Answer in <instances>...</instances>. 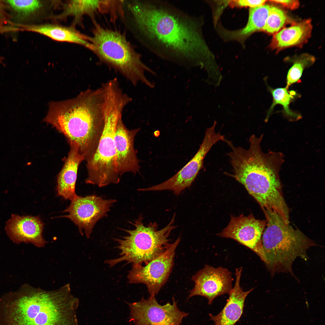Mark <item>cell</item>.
<instances>
[{
  "label": "cell",
  "instance_id": "3957f363",
  "mask_svg": "<svg viewBox=\"0 0 325 325\" xmlns=\"http://www.w3.org/2000/svg\"><path fill=\"white\" fill-rule=\"evenodd\" d=\"M79 299L69 283L46 290L28 286L0 302V325H78Z\"/></svg>",
  "mask_w": 325,
  "mask_h": 325
},
{
  "label": "cell",
  "instance_id": "30bf717a",
  "mask_svg": "<svg viewBox=\"0 0 325 325\" xmlns=\"http://www.w3.org/2000/svg\"><path fill=\"white\" fill-rule=\"evenodd\" d=\"M172 303L159 304L155 296L147 299L142 297L139 301L126 302L130 311V320L135 325H180L188 314L178 308L175 298Z\"/></svg>",
  "mask_w": 325,
  "mask_h": 325
},
{
  "label": "cell",
  "instance_id": "83f0119b",
  "mask_svg": "<svg viewBox=\"0 0 325 325\" xmlns=\"http://www.w3.org/2000/svg\"><path fill=\"white\" fill-rule=\"evenodd\" d=\"M270 1L280 4L286 8L291 10H295L299 7L300 3L298 0H270Z\"/></svg>",
  "mask_w": 325,
  "mask_h": 325
},
{
  "label": "cell",
  "instance_id": "d4e9b609",
  "mask_svg": "<svg viewBox=\"0 0 325 325\" xmlns=\"http://www.w3.org/2000/svg\"><path fill=\"white\" fill-rule=\"evenodd\" d=\"M287 19V15L283 10L275 6H271L262 30L274 35L281 29Z\"/></svg>",
  "mask_w": 325,
  "mask_h": 325
},
{
  "label": "cell",
  "instance_id": "8fae6325",
  "mask_svg": "<svg viewBox=\"0 0 325 325\" xmlns=\"http://www.w3.org/2000/svg\"><path fill=\"white\" fill-rule=\"evenodd\" d=\"M71 201L69 206L63 211L68 215L62 217L70 219L77 225L82 235L84 230L87 238H90L97 222L107 216L110 207L116 202L115 199L106 200L94 194L85 197L77 195Z\"/></svg>",
  "mask_w": 325,
  "mask_h": 325
},
{
  "label": "cell",
  "instance_id": "ba28073f",
  "mask_svg": "<svg viewBox=\"0 0 325 325\" xmlns=\"http://www.w3.org/2000/svg\"><path fill=\"white\" fill-rule=\"evenodd\" d=\"M215 121L211 127L207 128L202 142L193 157L173 176L159 184L143 188V191L170 190L176 195L190 187L203 166L204 159L212 147L225 138L219 132H216Z\"/></svg>",
  "mask_w": 325,
  "mask_h": 325
},
{
  "label": "cell",
  "instance_id": "e0dca14e",
  "mask_svg": "<svg viewBox=\"0 0 325 325\" xmlns=\"http://www.w3.org/2000/svg\"><path fill=\"white\" fill-rule=\"evenodd\" d=\"M242 271V267L236 269L235 284L228 294L229 298L222 310L215 315L209 314L214 325H234L243 314L246 299L253 289L244 291L241 288L240 281Z\"/></svg>",
  "mask_w": 325,
  "mask_h": 325
},
{
  "label": "cell",
  "instance_id": "8992f818",
  "mask_svg": "<svg viewBox=\"0 0 325 325\" xmlns=\"http://www.w3.org/2000/svg\"><path fill=\"white\" fill-rule=\"evenodd\" d=\"M128 104V99L121 94H113L108 97L104 125L97 148L85 161L87 184L102 187L119 182L121 177L116 169L115 133L118 119Z\"/></svg>",
  "mask_w": 325,
  "mask_h": 325
},
{
  "label": "cell",
  "instance_id": "5b68a950",
  "mask_svg": "<svg viewBox=\"0 0 325 325\" xmlns=\"http://www.w3.org/2000/svg\"><path fill=\"white\" fill-rule=\"evenodd\" d=\"M89 41L91 51L100 60L118 71L133 85L141 82L153 87L145 75V71L153 72L143 62L140 54L124 34L96 23Z\"/></svg>",
  "mask_w": 325,
  "mask_h": 325
},
{
  "label": "cell",
  "instance_id": "9c48e42d",
  "mask_svg": "<svg viewBox=\"0 0 325 325\" xmlns=\"http://www.w3.org/2000/svg\"><path fill=\"white\" fill-rule=\"evenodd\" d=\"M181 240L178 237L158 256L144 265H134L128 275V282L146 286L150 296H155L167 281L174 265L175 250Z\"/></svg>",
  "mask_w": 325,
  "mask_h": 325
},
{
  "label": "cell",
  "instance_id": "ac0fdd59",
  "mask_svg": "<svg viewBox=\"0 0 325 325\" xmlns=\"http://www.w3.org/2000/svg\"><path fill=\"white\" fill-rule=\"evenodd\" d=\"M20 29V31L35 32L56 41L75 44L90 50L91 49L90 36L80 32L71 25L67 26L55 23H43L23 27Z\"/></svg>",
  "mask_w": 325,
  "mask_h": 325
},
{
  "label": "cell",
  "instance_id": "d6986e66",
  "mask_svg": "<svg viewBox=\"0 0 325 325\" xmlns=\"http://www.w3.org/2000/svg\"><path fill=\"white\" fill-rule=\"evenodd\" d=\"M107 7V0H66L62 2V11L54 14L51 20L55 22L65 20L69 17H72L73 20L71 25L75 27L77 25L82 24L84 16L92 18L98 13L106 14Z\"/></svg>",
  "mask_w": 325,
  "mask_h": 325
},
{
  "label": "cell",
  "instance_id": "9a60e30c",
  "mask_svg": "<svg viewBox=\"0 0 325 325\" xmlns=\"http://www.w3.org/2000/svg\"><path fill=\"white\" fill-rule=\"evenodd\" d=\"M139 128L129 129L120 116L117 121L115 133L117 172L121 177L124 174L139 172V161L134 147V141Z\"/></svg>",
  "mask_w": 325,
  "mask_h": 325
},
{
  "label": "cell",
  "instance_id": "277c9868",
  "mask_svg": "<svg viewBox=\"0 0 325 325\" xmlns=\"http://www.w3.org/2000/svg\"><path fill=\"white\" fill-rule=\"evenodd\" d=\"M266 224L262 237L264 261L272 275L279 272L292 274L295 259L308 258L307 251L315 243L301 231L286 223L273 211H263Z\"/></svg>",
  "mask_w": 325,
  "mask_h": 325
},
{
  "label": "cell",
  "instance_id": "cb8c5ba5",
  "mask_svg": "<svg viewBox=\"0 0 325 325\" xmlns=\"http://www.w3.org/2000/svg\"><path fill=\"white\" fill-rule=\"evenodd\" d=\"M293 64L289 70L286 78V86L289 88L292 84L299 82L304 70L313 64L314 57L308 54H305L292 60Z\"/></svg>",
  "mask_w": 325,
  "mask_h": 325
},
{
  "label": "cell",
  "instance_id": "f1b7e54d",
  "mask_svg": "<svg viewBox=\"0 0 325 325\" xmlns=\"http://www.w3.org/2000/svg\"><path fill=\"white\" fill-rule=\"evenodd\" d=\"M4 59V57H3L0 55V63L3 64Z\"/></svg>",
  "mask_w": 325,
  "mask_h": 325
},
{
  "label": "cell",
  "instance_id": "6da1fadb",
  "mask_svg": "<svg viewBox=\"0 0 325 325\" xmlns=\"http://www.w3.org/2000/svg\"><path fill=\"white\" fill-rule=\"evenodd\" d=\"M129 9L141 42L155 55L188 66L210 58L197 17L164 0L136 1Z\"/></svg>",
  "mask_w": 325,
  "mask_h": 325
},
{
  "label": "cell",
  "instance_id": "7402d4cb",
  "mask_svg": "<svg viewBox=\"0 0 325 325\" xmlns=\"http://www.w3.org/2000/svg\"><path fill=\"white\" fill-rule=\"evenodd\" d=\"M268 88L272 95L273 102L267 112L265 121L267 122L274 107L278 104L282 106L284 114L290 120L294 121L301 119L302 116L300 113L293 111L289 108L290 103L296 95L295 91H289L286 87L273 88L268 86Z\"/></svg>",
  "mask_w": 325,
  "mask_h": 325
},
{
  "label": "cell",
  "instance_id": "2e32d148",
  "mask_svg": "<svg viewBox=\"0 0 325 325\" xmlns=\"http://www.w3.org/2000/svg\"><path fill=\"white\" fill-rule=\"evenodd\" d=\"M44 224L39 216L13 214L7 221L5 230L14 240L31 243L39 247L46 243L42 235Z\"/></svg>",
  "mask_w": 325,
  "mask_h": 325
},
{
  "label": "cell",
  "instance_id": "484cf974",
  "mask_svg": "<svg viewBox=\"0 0 325 325\" xmlns=\"http://www.w3.org/2000/svg\"><path fill=\"white\" fill-rule=\"evenodd\" d=\"M267 1V0H240L235 1V3L239 6L249 7L252 8L263 5Z\"/></svg>",
  "mask_w": 325,
  "mask_h": 325
},
{
  "label": "cell",
  "instance_id": "52a82bcc",
  "mask_svg": "<svg viewBox=\"0 0 325 325\" xmlns=\"http://www.w3.org/2000/svg\"><path fill=\"white\" fill-rule=\"evenodd\" d=\"M175 215L174 214L165 227L158 230V224L156 222L145 226L142 222V215H140L132 223L134 229H122L127 235L115 239L120 251V256L106 260L105 262L110 267L124 261L132 265H143L158 256L169 244L170 234L176 227L174 225Z\"/></svg>",
  "mask_w": 325,
  "mask_h": 325
},
{
  "label": "cell",
  "instance_id": "44dd1931",
  "mask_svg": "<svg viewBox=\"0 0 325 325\" xmlns=\"http://www.w3.org/2000/svg\"><path fill=\"white\" fill-rule=\"evenodd\" d=\"M85 159L75 147H70L67 157L57 178L58 195L66 200H72L77 195L75 186L79 167Z\"/></svg>",
  "mask_w": 325,
  "mask_h": 325
},
{
  "label": "cell",
  "instance_id": "4fadbf2b",
  "mask_svg": "<svg viewBox=\"0 0 325 325\" xmlns=\"http://www.w3.org/2000/svg\"><path fill=\"white\" fill-rule=\"evenodd\" d=\"M266 220L256 219L252 214L238 217L232 216L229 224L217 235L233 239L256 253L264 262L262 237Z\"/></svg>",
  "mask_w": 325,
  "mask_h": 325
},
{
  "label": "cell",
  "instance_id": "5bb4252c",
  "mask_svg": "<svg viewBox=\"0 0 325 325\" xmlns=\"http://www.w3.org/2000/svg\"><path fill=\"white\" fill-rule=\"evenodd\" d=\"M233 279L231 272L227 268L205 265L192 277L194 286L187 299L200 296L207 299L211 305L217 297L230 293L233 288Z\"/></svg>",
  "mask_w": 325,
  "mask_h": 325
},
{
  "label": "cell",
  "instance_id": "603a6c76",
  "mask_svg": "<svg viewBox=\"0 0 325 325\" xmlns=\"http://www.w3.org/2000/svg\"><path fill=\"white\" fill-rule=\"evenodd\" d=\"M270 6L264 5L250 8L248 22L243 29L237 32L238 36H246L258 31L262 30L268 17Z\"/></svg>",
  "mask_w": 325,
  "mask_h": 325
},
{
  "label": "cell",
  "instance_id": "ffe728a7",
  "mask_svg": "<svg viewBox=\"0 0 325 325\" xmlns=\"http://www.w3.org/2000/svg\"><path fill=\"white\" fill-rule=\"evenodd\" d=\"M312 29L310 19L294 22L289 27H283L274 35L270 47L279 52L288 47H301L308 41Z\"/></svg>",
  "mask_w": 325,
  "mask_h": 325
},
{
  "label": "cell",
  "instance_id": "4316f807",
  "mask_svg": "<svg viewBox=\"0 0 325 325\" xmlns=\"http://www.w3.org/2000/svg\"><path fill=\"white\" fill-rule=\"evenodd\" d=\"M9 18L3 0H0V26H4L9 23Z\"/></svg>",
  "mask_w": 325,
  "mask_h": 325
},
{
  "label": "cell",
  "instance_id": "7c38bea8",
  "mask_svg": "<svg viewBox=\"0 0 325 325\" xmlns=\"http://www.w3.org/2000/svg\"><path fill=\"white\" fill-rule=\"evenodd\" d=\"M9 18V25L18 28L37 25L51 20L61 8L62 1L55 0H3Z\"/></svg>",
  "mask_w": 325,
  "mask_h": 325
},
{
  "label": "cell",
  "instance_id": "7a4b0ae2",
  "mask_svg": "<svg viewBox=\"0 0 325 325\" xmlns=\"http://www.w3.org/2000/svg\"><path fill=\"white\" fill-rule=\"evenodd\" d=\"M107 89L104 83L73 98L51 101L43 119L63 134L70 147L77 148L85 161L96 150L103 130Z\"/></svg>",
  "mask_w": 325,
  "mask_h": 325
}]
</instances>
